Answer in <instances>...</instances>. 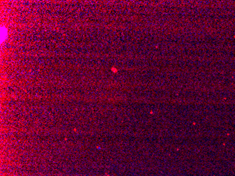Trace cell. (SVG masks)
<instances>
[{"mask_svg": "<svg viewBox=\"0 0 235 176\" xmlns=\"http://www.w3.org/2000/svg\"><path fill=\"white\" fill-rule=\"evenodd\" d=\"M7 30L6 28H2V30H1V39H2V43L4 41V40H5V39L7 38Z\"/></svg>", "mask_w": 235, "mask_h": 176, "instance_id": "obj_1", "label": "cell"}]
</instances>
